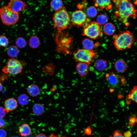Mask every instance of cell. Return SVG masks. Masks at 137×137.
I'll return each mask as SVG.
<instances>
[{"label": "cell", "mask_w": 137, "mask_h": 137, "mask_svg": "<svg viewBox=\"0 0 137 137\" xmlns=\"http://www.w3.org/2000/svg\"><path fill=\"white\" fill-rule=\"evenodd\" d=\"M115 3V16L124 25L127 27L130 18L137 17V9L129 0H124Z\"/></svg>", "instance_id": "1"}, {"label": "cell", "mask_w": 137, "mask_h": 137, "mask_svg": "<svg viewBox=\"0 0 137 137\" xmlns=\"http://www.w3.org/2000/svg\"><path fill=\"white\" fill-rule=\"evenodd\" d=\"M114 44L119 50H124L130 48L135 41L133 34L128 30L121 31L113 36Z\"/></svg>", "instance_id": "2"}, {"label": "cell", "mask_w": 137, "mask_h": 137, "mask_svg": "<svg viewBox=\"0 0 137 137\" xmlns=\"http://www.w3.org/2000/svg\"><path fill=\"white\" fill-rule=\"evenodd\" d=\"M55 27L59 31L66 29L70 26V17L64 6L56 11L53 16Z\"/></svg>", "instance_id": "3"}, {"label": "cell", "mask_w": 137, "mask_h": 137, "mask_svg": "<svg viewBox=\"0 0 137 137\" xmlns=\"http://www.w3.org/2000/svg\"><path fill=\"white\" fill-rule=\"evenodd\" d=\"M0 17L4 24L12 25L15 24L19 18V13L14 12L7 6H4L0 8Z\"/></svg>", "instance_id": "4"}, {"label": "cell", "mask_w": 137, "mask_h": 137, "mask_svg": "<svg viewBox=\"0 0 137 137\" xmlns=\"http://www.w3.org/2000/svg\"><path fill=\"white\" fill-rule=\"evenodd\" d=\"M82 36H86L90 38L95 39L102 36L100 25L97 22H91L87 23L83 26Z\"/></svg>", "instance_id": "5"}, {"label": "cell", "mask_w": 137, "mask_h": 137, "mask_svg": "<svg viewBox=\"0 0 137 137\" xmlns=\"http://www.w3.org/2000/svg\"><path fill=\"white\" fill-rule=\"evenodd\" d=\"M23 68L20 61L14 58H12L8 60L6 65L3 68L2 71L7 74L16 75L22 72Z\"/></svg>", "instance_id": "6"}, {"label": "cell", "mask_w": 137, "mask_h": 137, "mask_svg": "<svg viewBox=\"0 0 137 137\" xmlns=\"http://www.w3.org/2000/svg\"><path fill=\"white\" fill-rule=\"evenodd\" d=\"M95 55L93 50L85 49H79L73 54L76 60L79 62H85L89 65L91 64V62Z\"/></svg>", "instance_id": "7"}, {"label": "cell", "mask_w": 137, "mask_h": 137, "mask_svg": "<svg viewBox=\"0 0 137 137\" xmlns=\"http://www.w3.org/2000/svg\"><path fill=\"white\" fill-rule=\"evenodd\" d=\"M71 22L74 26L80 27L84 26L90 21L87 18L86 14L82 10H78L73 12L70 17Z\"/></svg>", "instance_id": "8"}, {"label": "cell", "mask_w": 137, "mask_h": 137, "mask_svg": "<svg viewBox=\"0 0 137 137\" xmlns=\"http://www.w3.org/2000/svg\"><path fill=\"white\" fill-rule=\"evenodd\" d=\"M7 6L13 11L19 13L24 11L27 7V5L21 0H10Z\"/></svg>", "instance_id": "9"}, {"label": "cell", "mask_w": 137, "mask_h": 137, "mask_svg": "<svg viewBox=\"0 0 137 137\" xmlns=\"http://www.w3.org/2000/svg\"><path fill=\"white\" fill-rule=\"evenodd\" d=\"M106 80L111 87L115 88L119 85L120 80L118 76L113 72H109L106 75Z\"/></svg>", "instance_id": "10"}, {"label": "cell", "mask_w": 137, "mask_h": 137, "mask_svg": "<svg viewBox=\"0 0 137 137\" xmlns=\"http://www.w3.org/2000/svg\"><path fill=\"white\" fill-rule=\"evenodd\" d=\"M95 6L100 10L106 9L107 10L111 9L112 5L111 0H94Z\"/></svg>", "instance_id": "11"}, {"label": "cell", "mask_w": 137, "mask_h": 137, "mask_svg": "<svg viewBox=\"0 0 137 137\" xmlns=\"http://www.w3.org/2000/svg\"><path fill=\"white\" fill-rule=\"evenodd\" d=\"M94 66L95 69L100 72L106 71L110 68L109 64L108 62L102 59L96 60L95 62Z\"/></svg>", "instance_id": "12"}, {"label": "cell", "mask_w": 137, "mask_h": 137, "mask_svg": "<svg viewBox=\"0 0 137 137\" xmlns=\"http://www.w3.org/2000/svg\"><path fill=\"white\" fill-rule=\"evenodd\" d=\"M17 100L13 98L6 100L4 102L5 109L7 113L16 109L18 107Z\"/></svg>", "instance_id": "13"}, {"label": "cell", "mask_w": 137, "mask_h": 137, "mask_svg": "<svg viewBox=\"0 0 137 137\" xmlns=\"http://www.w3.org/2000/svg\"><path fill=\"white\" fill-rule=\"evenodd\" d=\"M89 65L83 62H79L77 64L76 68L80 76H83L88 74L89 71Z\"/></svg>", "instance_id": "14"}, {"label": "cell", "mask_w": 137, "mask_h": 137, "mask_svg": "<svg viewBox=\"0 0 137 137\" xmlns=\"http://www.w3.org/2000/svg\"><path fill=\"white\" fill-rule=\"evenodd\" d=\"M127 67V63L122 59L117 60L114 64V67L115 70L119 73H122L125 72Z\"/></svg>", "instance_id": "15"}, {"label": "cell", "mask_w": 137, "mask_h": 137, "mask_svg": "<svg viewBox=\"0 0 137 137\" xmlns=\"http://www.w3.org/2000/svg\"><path fill=\"white\" fill-rule=\"evenodd\" d=\"M27 90L29 95L32 97L37 96L40 92L39 87L37 85L35 84H31L29 85Z\"/></svg>", "instance_id": "16"}, {"label": "cell", "mask_w": 137, "mask_h": 137, "mask_svg": "<svg viewBox=\"0 0 137 137\" xmlns=\"http://www.w3.org/2000/svg\"><path fill=\"white\" fill-rule=\"evenodd\" d=\"M115 26L111 23H108L105 24L103 28L104 33L108 36L113 35L115 32Z\"/></svg>", "instance_id": "17"}, {"label": "cell", "mask_w": 137, "mask_h": 137, "mask_svg": "<svg viewBox=\"0 0 137 137\" xmlns=\"http://www.w3.org/2000/svg\"><path fill=\"white\" fill-rule=\"evenodd\" d=\"M82 44L85 49L92 50L95 47L97 46L99 44L98 42L95 44L92 40L88 39H85L83 40Z\"/></svg>", "instance_id": "18"}, {"label": "cell", "mask_w": 137, "mask_h": 137, "mask_svg": "<svg viewBox=\"0 0 137 137\" xmlns=\"http://www.w3.org/2000/svg\"><path fill=\"white\" fill-rule=\"evenodd\" d=\"M19 132L22 136H26L30 135L31 132V128L26 124L22 125L19 129Z\"/></svg>", "instance_id": "19"}, {"label": "cell", "mask_w": 137, "mask_h": 137, "mask_svg": "<svg viewBox=\"0 0 137 137\" xmlns=\"http://www.w3.org/2000/svg\"><path fill=\"white\" fill-rule=\"evenodd\" d=\"M44 111L43 106L40 104L36 103L32 107V112L35 115L39 116L42 115Z\"/></svg>", "instance_id": "20"}, {"label": "cell", "mask_w": 137, "mask_h": 137, "mask_svg": "<svg viewBox=\"0 0 137 137\" xmlns=\"http://www.w3.org/2000/svg\"><path fill=\"white\" fill-rule=\"evenodd\" d=\"M7 52L9 56L12 58H14L18 55L19 50L16 46L11 45L8 48Z\"/></svg>", "instance_id": "21"}, {"label": "cell", "mask_w": 137, "mask_h": 137, "mask_svg": "<svg viewBox=\"0 0 137 137\" xmlns=\"http://www.w3.org/2000/svg\"><path fill=\"white\" fill-rule=\"evenodd\" d=\"M50 6L52 9L56 11L63 7V2L62 0H52L50 3Z\"/></svg>", "instance_id": "22"}, {"label": "cell", "mask_w": 137, "mask_h": 137, "mask_svg": "<svg viewBox=\"0 0 137 137\" xmlns=\"http://www.w3.org/2000/svg\"><path fill=\"white\" fill-rule=\"evenodd\" d=\"M127 99L137 104V86H134L130 91L127 96Z\"/></svg>", "instance_id": "23"}, {"label": "cell", "mask_w": 137, "mask_h": 137, "mask_svg": "<svg viewBox=\"0 0 137 137\" xmlns=\"http://www.w3.org/2000/svg\"><path fill=\"white\" fill-rule=\"evenodd\" d=\"M29 44L32 48H35L38 47L40 44L39 38L36 36L32 37L29 40Z\"/></svg>", "instance_id": "24"}, {"label": "cell", "mask_w": 137, "mask_h": 137, "mask_svg": "<svg viewBox=\"0 0 137 137\" xmlns=\"http://www.w3.org/2000/svg\"><path fill=\"white\" fill-rule=\"evenodd\" d=\"M109 19L108 16L105 14H101L98 15L97 18V22L100 25L105 24Z\"/></svg>", "instance_id": "25"}, {"label": "cell", "mask_w": 137, "mask_h": 137, "mask_svg": "<svg viewBox=\"0 0 137 137\" xmlns=\"http://www.w3.org/2000/svg\"><path fill=\"white\" fill-rule=\"evenodd\" d=\"M87 14L89 17L91 18L95 17L97 14V11L94 6H91L88 7L87 10Z\"/></svg>", "instance_id": "26"}, {"label": "cell", "mask_w": 137, "mask_h": 137, "mask_svg": "<svg viewBox=\"0 0 137 137\" xmlns=\"http://www.w3.org/2000/svg\"><path fill=\"white\" fill-rule=\"evenodd\" d=\"M18 100L19 103L22 105L27 104L29 102L28 96L26 94H22L19 96Z\"/></svg>", "instance_id": "27"}, {"label": "cell", "mask_w": 137, "mask_h": 137, "mask_svg": "<svg viewBox=\"0 0 137 137\" xmlns=\"http://www.w3.org/2000/svg\"><path fill=\"white\" fill-rule=\"evenodd\" d=\"M15 43L16 46L20 48H22L25 46L26 42L25 40L23 38L19 37L16 40Z\"/></svg>", "instance_id": "28"}, {"label": "cell", "mask_w": 137, "mask_h": 137, "mask_svg": "<svg viewBox=\"0 0 137 137\" xmlns=\"http://www.w3.org/2000/svg\"><path fill=\"white\" fill-rule=\"evenodd\" d=\"M9 43L8 39L6 36L3 35H0V47H6Z\"/></svg>", "instance_id": "29"}, {"label": "cell", "mask_w": 137, "mask_h": 137, "mask_svg": "<svg viewBox=\"0 0 137 137\" xmlns=\"http://www.w3.org/2000/svg\"><path fill=\"white\" fill-rule=\"evenodd\" d=\"M137 117L134 115H131L130 116L129 118V121L127 126L130 127L132 126L137 124Z\"/></svg>", "instance_id": "30"}, {"label": "cell", "mask_w": 137, "mask_h": 137, "mask_svg": "<svg viewBox=\"0 0 137 137\" xmlns=\"http://www.w3.org/2000/svg\"><path fill=\"white\" fill-rule=\"evenodd\" d=\"M109 137H124L123 134L121 131L118 130H115L114 131L112 136H110Z\"/></svg>", "instance_id": "31"}, {"label": "cell", "mask_w": 137, "mask_h": 137, "mask_svg": "<svg viewBox=\"0 0 137 137\" xmlns=\"http://www.w3.org/2000/svg\"><path fill=\"white\" fill-rule=\"evenodd\" d=\"M8 124V123L6 121L0 118V128H5L7 126Z\"/></svg>", "instance_id": "32"}, {"label": "cell", "mask_w": 137, "mask_h": 137, "mask_svg": "<svg viewBox=\"0 0 137 137\" xmlns=\"http://www.w3.org/2000/svg\"><path fill=\"white\" fill-rule=\"evenodd\" d=\"M6 112L5 108L0 106V118H4L6 115Z\"/></svg>", "instance_id": "33"}, {"label": "cell", "mask_w": 137, "mask_h": 137, "mask_svg": "<svg viewBox=\"0 0 137 137\" xmlns=\"http://www.w3.org/2000/svg\"><path fill=\"white\" fill-rule=\"evenodd\" d=\"M123 134L124 137H131L132 135V133L129 130L125 131Z\"/></svg>", "instance_id": "34"}, {"label": "cell", "mask_w": 137, "mask_h": 137, "mask_svg": "<svg viewBox=\"0 0 137 137\" xmlns=\"http://www.w3.org/2000/svg\"><path fill=\"white\" fill-rule=\"evenodd\" d=\"M6 131L3 129H0V137H6Z\"/></svg>", "instance_id": "35"}, {"label": "cell", "mask_w": 137, "mask_h": 137, "mask_svg": "<svg viewBox=\"0 0 137 137\" xmlns=\"http://www.w3.org/2000/svg\"><path fill=\"white\" fill-rule=\"evenodd\" d=\"M91 130L89 127H87L84 131V133L88 135H90L91 134Z\"/></svg>", "instance_id": "36"}, {"label": "cell", "mask_w": 137, "mask_h": 137, "mask_svg": "<svg viewBox=\"0 0 137 137\" xmlns=\"http://www.w3.org/2000/svg\"><path fill=\"white\" fill-rule=\"evenodd\" d=\"M50 137H65L64 136H61L60 135H54L53 134H52L50 136Z\"/></svg>", "instance_id": "37"}, {"label": "cell", "mask_w": 137, "mask_h": 137, "mask_svg": "<svg viewBox=\"0 0 137 137\" xmlns=\"http://www.w3.org/2000/svg\"><path fill=\"white\" fill-rule=\"evenodd\" d=\"M35 137H47V136L45 134L41 133L38 134Z\"/></svg>", "instance_id": "38"}, {"label": "cell", "mask_w": 137, "mask_h": 137, "mask_svg": "<svg viewBox=\"0 0 137 137\" xmlns=\"http://www.w3.org/2000/svg\"><path fill=\"white\" fill-rule=\"evenodd\" d=\"M3 87L2 83L0 82V92L3 90Z\"/></svg>", "instance_id": "39"}, {"label": "cell", "mask_w": 137, "mask_h": 137, "mask_svg": "<svg viewBox=\"0 0 137 137\" xmlns=\"http://www.w3.org/2000/svg\"><path fill=\"white\" fill-rule=\"evenodd\" d=\"M124 0H113V2L115 3L116 2H119L122 1H123Z\"/></svg>", "instance_id": "40"}, {"label": "cell", "mask_w": 137, "mask_h": 137, "mask_svg": "<svg viewBox=\"0 0 137 137\" xmlns=\"http://www.w3.org/2000/svg\"></svg>", "instance_id": "41"}]
</instances>
